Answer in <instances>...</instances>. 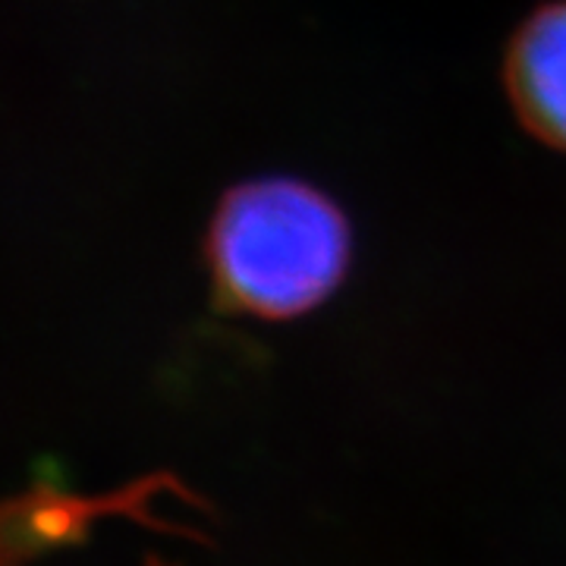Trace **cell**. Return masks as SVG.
<instances>
[{"label": "cell", "mask_w": 566, "mask_h": 566, "mask_svg": "<svg viewBox=\"0 0 566 566\" xmlns=\"http://www.w3.org/2000/svg\"><path fill=\"white\" fill-rule=\"evenodd\" d=\"M349 262V223L303 180H252L218 208L208 264L218 300L259 318H293L327 300Z\"/></svg>", "instance_id": "obj_1"}, {"label": "cell", "mask_w": 566, "mask_h": 566, "mask_svg": "<svg viewBox=\"0 0 566 566\" xmlns=\"http://www.w3.org/2000/svg\"><path fill=\"white\" fill-rule=\"evenodd\" d=\"M117 513L161 532L205 535L211 528L208 504L174 475H151L102 497L35 482L0 501V566H29L61 547L82 545L98 520Z\"/></svg>", "instance_id": "obj_2"}, {"label": "cell", "mask_w": 566, "mask_h": 566, "mask_svg": "<svg viewBox=\"0 0 566 566\" xmlns=\"http://www.w3.org/2000/svg\"><path fill=\"white\" fill-rule=\"evenodd\" d=\"M506 85L520 120L547 145L566 148V0L523 22L506 57Z\"/></svg>", "instance_id": "obj_3"}, {"label": "cell", "mask_w": 566, "mask_h": 566, "mask_svg": "<svg viewBox=\"0 0 566 566\" xmlns=\"http://www.w3.org/2000/svg\"><path fill=\"white\" fill-rule=\"evenodd\" d=\"M145 566H170V564H161V560H155V557H151V560H148Z\"/></svg>", "instance_id": "obj_4"}]
</instances>
